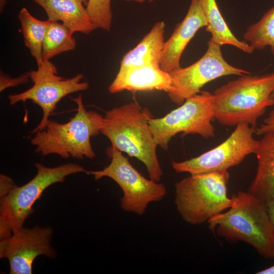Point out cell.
I'll return each instance as SVG.
<instances>
[{
  "instance_id": "6da1fadb",
  "label": "cell",
  "mask_w": 274,
  "mask_h": 274,
  "mask_svg": "<svg viewBox=\"0 0 274 274\" xmlns=\"http://www.w3.org/2000/svg\"><path fill=\"white\" fill-rule=\"evenodd\" d=\"M153 116L148 108L132 102L106 113L100 132L112 146L141 161L149 178L159 182L163 175L157 155V147L149 121Z\"/></svg>"
},
{
  "instance_id": "7a4b0ae2",
  "label": "cell",
  "mask_w": 274,
  "mask_h": 274,
  "mask_svg": "<svg viewBox=\"0 0 274 274\" xmlns=\"http://www.w3.org/2000/svg\"><path fill=\"white\" fill-rule=\"evenodd\" d=\"M231 198L227 212L207 222L210 229L230 243L250 244L265 259H274V229L265 202L249 191H239Z\"/></svg>"
},
{
  "instance_id": "3957f363",
  "label": "cell",
  "mask_w": 274,
  "mask_h": 274,
  "mask_svg": "<svg viewBox=\"0 0 274 274\" xmlns=\"http://www.w3.org/2000/svg\"><path fill=\"white\" fill-rule=\"evenodd\" d=\"M273 90L274 72L241 76L214 91V119L225 126L246 123L256 129L258 119L274 105Z\"/></svg>"
},
{
  "instance_id": "277c9868",
  "label": "cell",
  "mask_w": 274,
  "mask_h": 274,
  "mask_svg": "<svg viewBox=\"0 0 274 274\" xmlns=\"http://www.w3.org/2000/svg\"><path fill=\"white\" fill-rule=\"evenodd\" d=\"M71 99L77 105L75 115L64 123L49 119L44 128L35 133L31 139L35 152L43 156L56 154L63 158L78 159L96 156L91 138L100 132L104 117L86 109L81 94Z\"/></svg>"
},
{
  "instance_id": "5b68a950",
  "label": "cell",
  "mask_w": 274,
  "mask_h": 274,
  "mask_svg": "<svg viewBox=\"0 0 274 274\" xmlns=\"http://www.w3.org/2000/svg\"><path fill=\"white\" fill-rule=\"evenodd\" d=\"M230 175L227 170L190 175L175 184V199L182 219L192 225L208 222L230 208L227 196Z\"/></svg>"
},
{
  "instance_id": "8992f818",
  "label": "cell",
  "mask_w": 274,
  "mask_h": 274,
  "mask_svg": "<svg viewBox=\"0 0 274 274\" xmlns=\"http://www.w3.org/2000/svg\"><path fill=\"white\" fill-rule=\"evenodd\" d=\"M36 176L21 186L17 185L6 196L0 198V241L9 238L22 227L33 213L32 207L44 191L52 184L62 183L66 177L87 173L81 165L69 163L55 167L35 164Z\"/></svg>"
},
{
  "instance_id": "52a82bcc",
  "label": "cell",
  "mask_w": 274,
  "mask_h": 274,
  "mask_svg": "<svg viewBox=\"0 0 274 274\" xmlns=\"http://www.w3.org/2000/svg\"><path fill=\"white\" fill-rule=\"evenodd\" d=\"M107 154L111 159L107 166L101 170H87L86 173L93 176L95 180L108 177L119 186L123 192L120 207L123 211L142 216L150 203L165 197V186L144 177L122 152L111 146L107 149Z\"/></svg>"
},
{
  "instance_id": "ba28073f",
  "label": "cell",
  "mask_w": 274,
  "mask_h": 274,
  "mask_svg": "<svg viewBox=\"0 0 274 274\" xmlns=\"http://www.w3.org/2000/svg\"><path fill=\"white\" fill-rule=\"evenodd\" d=\"M213 120L214 95L201 91L163 117L152 118L149 124L158 146L166 150L170 140L180 133L182 137L196 134L206 139L213 138Z\"/></svg>"
},
{
  "instance_id": "9c48e42d",
  "label": "cell",
  "mask_w": 274,
  "mask_h": 274,
  "mask_svg": "<svg viewBox=\"0 0 274 274\" xmlns=\"http://www.w3.org/2000/svg\"><path fill=\"white\" fill-rule=\"evenodd\" d=\"M37 65L36 70L27 72L33 85L24 91L8 96L11 105L30 100L42 109V119L32 130V134L44 128L49 116L63 97L89 88L87 82L82 81L84 78L82 74H79L70 78L59 76L57 67L50 60H44Z\"/></svg>"
},
{
  "instance_id": "30bf717a",
  "label": "cell",
  "mask_w": 274,
  "mask_h": 274,
  "mask_svg": "<svg viewBox=\"0 0 274 274\" xmlns=\"http://www.w3.org/2000/svg\"><path fill=\"white\" fill-rule=\"evenodd\" d=\"M207 44L206 52L196 62L169 73L172 84L167 93L175 104L181 105L187 98L200 93L206 84L220 77L251 74L227 62L223 56L221 46L211 40Z\"/></svg>"
},
{
  "instance_id": "8fae6325",
  "label": "cell",
  "mask_w": 274,
  "mask_h": 274,
  "mask_svg": "<svg viewBox=\"0 0 274 274\" xmlns=\"http://www.w3.org/2000/svg\"><path fill=\"white\" fill-rule=\"evenodd\" d=\"M255 128L246 123L236 126L229 136L217 147L190 159L173 161L172 165L178 173L196 175L227 170L239 164L251 154H255L258 141L253 137Z\"/></svg>"
},
{
  "instance_id": "7c38bea8",
  "label": "cell",
  "mask_w": 274,
  "mask_h": 274,
  "mask_svg": "<svg viewBox=\"0 0 274 274\" xmlns=\"http://www.w3.org/2000/svg\"><path fill=\"white\" fill-rule=\"evenodd\" d=\"M51 227L39 225L14 231L7 239L0 241V258L8 259L11 274H31L35 259L44 255L54 259L57 253L51 245Z\"/></svg>"
},
{
  "instance_id": "4fadbf2b",
  "label": "cell",
  "mask_w": 274,
  "mask_h": 274,
  "mask_svg": "<svg viewBox=\"0 0 274 274\" xmlns=\"http://www.w3.org/2000/svg\"><path fill=\"white\" fill-rule=\"evenodd\" d=\"M207 26L200 0H191L185 17L164 42L159 64L160 67L168 73L181 67L180 60L185 48L196 33Z\"/></svg>"
},
{
  "instance_id": "5bb4252c",
  "label": "cell",
  "mask_w": 274,
  "mask_h": 274,
  "mask_svg": "<svg viewBox=\"0 0 274 274\" xmlns=\"http://www.w3.org/2000/svg\"><path fill=\"white\" fill-rule=\"evenodd\" d=\"M172 84L169 73L159 64L149 63L118 72L108 87L111 93L124 90L132 92L158 90L167 92Z\"/></svg>"
},
{
  "instance_id": "9a60e30c",
  "label": "cell",
  "mask_w": 274,
  "mask_h": 274,
  "mask_svg": "<svg viewBox=\"0 0 274 274\" xmlns=\"http://www.w3.org/2000/svg\"><path fill=\"white\" fill-rule=\"evenodd\" d=\"M45 11L48 19L61 22L74 33H90L95 26L91 22L85 0H32Z\"/></svg>"
},
{
  "instance_id": "2e32d148",
  "label": "cell",
  "mask_w": 274,
  "mask_h": 274,
  "mask_svg": "<svg viewBox=\"0 0 274 274\" xmlns=\"http://www.w3.org/2000/svg\"><path fill=\"white\" fill-rule=\"evenodd\" d=\"M263 135L255 153L258 166L249 192L266 202L274 195V131Z\"/></svg>"
},
{
  "instance_id": "e0dca14e",
  "label": "cell",
  "mask_w": 274,
  "mask_h": 274,
  "mask_svg": "<svg viewBox=\"0 0 274 274\" xmlns=\"http://www.w3.org/2000/svg\"><path fill=\"white\" fill-rule=\"evenodd\" d=\"M165 27L164 21L156 22L139 43L123 56L118 72L149 63L159 64L165 41Z\"/></svg>"
},
{
  "instance_id": "ac0fdd59",
  "label": "cell",
  "mask_w": 274,
  "mask_h": 274,
  "mask_svg": "<svg viewBox=\"0 0 274 274\" xmlns=\"http://www.w3.org/2000/svg\"><path fill=\"white\" fill-rule=\"evenodd\" d=\"M200 4L208 22L206 31L212 37L210 40L220 46L228 45L251 54L254 49L245 40L237 38L229 28L219 9L216 0H200Z\"/></svg>"
},
{
  "instance_id": "d6986e66",
  "label": "cell",
  "mask_w": 274,
  "mask_h": 274,
  "mask_svg": "<svg viewBox=\"0 0 274 274\" xmlns=\"http://www.w3.org/2000/svg\"><path fill=\"white\" fill-rule=\"evenodd\" d=\"M25 46L28 49L37 65L43 61V44L48 21L33 17L26 8L18 14Z\"/></svg>"
},
{
  "instance_id": "ffe728a7",
  "label": "cell",
  "mask_w": 274,
  "mask_h": 274,
  "mask_svg": "<svg viewBox=\"0 0 274 274\" xmlns=\"http://www.w3.org/2000/svg\"><path fill=\"white\" fill-rule=\"evenodd\" d=\"M48 23L43 44V59L51 58L74 50L76 41L74 32L60 22L48 19Z\"/></svg>"
},
{
  "instance_id": "44dd1931",
  "label": "cell",
  "mask_w": 274,
  "mask_h": 274,
  "mask_svg": "<svg viewBox=\"0 0 274 274\" xmlns=\"http://www.w3.org/2000/svg\"><path fill=\"white\" fill-rule=\"evenodd\" d=\"M243 38L254 50L269 47L274 55V5L259 21L247 28Z\"/></svg>"
},
{
  "instance_id": "7402d4cb",
  "label": "cell",
  "mask_w": 274,
  "mask_h": 274,
  "mask_svg": "<svg viewBox=\"0 0 274 274\" xmlns=\"http://www.w3.org/2000/svg\"><path fill=\"white\" fill-rule=\"evenodd\" d=\"M86 9L96 28L110 31L113 21L111 0H88Z\"/></svg>"
},
{
  "instance_id": "603a6c76",
  "label": "cell",
  "mask_w": 274,
  "mask_h": 274,
  "mask_svg": "<svg viewBox=\"0 0 274 274\" xmlns=\"http://www.w3.org/2000/svg\"><path fill=\"white\" fill-rule=\"evenodd\" d=\"M29 79H30L27 73L13 78L1 72L0 75V91L2 92L6 89L26 84L28 82Z\"/></svg>"
},
{
  "instance_id": "cb8c5ba5",
  "label": "cell",
  "mask_w": 274,
  "mask_h": 274,
  "mask_svg": "<svg viewBox=\"0 0 274 274\" xmlns=\"http://www.w3.org/2000/svg\"><path fill=\"white\" fill-rule=\"evenodd\" d=\"M263 123L255 129V133L258 135H263L268 132L274 131V105Z\"/></svg>"
},
{
  "instance_id": "d4e9b609",
  "label": "cell",
  "mask_w": 274,
  "mask_h": 274,
  "mask_svg": "<svg viewBox=\"0 0 274 274\" xmlns=\"http://www.w3.org/2000/svg\"><path fill=\"white\" fill-rule=\"evenodd\" d=\"M16 185L12 178L7 175H0V198L6 196Z\"/></svg>"
},
{
  "instance_id": "484cf974",
  "label": "cell",
  "mask_w": 274,
  "mask_h": 274,
  "mask_svg": "<svg viewBox=\"0 0 274 274\" xmlns=\"http://www.w3.org/2000/svg\"><path fill=\"white\" fill-rule=\"evenodd\" d=\"M265 203L269 218L274 229V195Z\"/></svg>"
},
{
  "instance_id": "4316f807",
  "label": "cell",
  "mask_w": 274,
  "mask_h": 274,
  "mask_svg": "<svg viewBox=\"0 0 274 274\" xmlns=\"http://www.w3.org/2000/svg\"><path fill=\"white\" fill-rule=\"evenodd\" d=\"M257 274H274V265L266 268L265 269L260 270L257 272Z\"/></svg>"
},
{
  "instance_id": "83f0119b",
  "label": "cell",
  "mask_w": 274,
  "mask_h": 274,
  "mask_svg": "<svg viewBox=\"0 0 274 274\" xmlns=\"http://www.w3.org/2000/svg\"><path fill=\"white\" fill-rule=\"evenodd\" d=\"M127 2H133L138 3H143L146 2H151L154 0H124Z\"/></svg>"
},
{
  "instance_id": "f1b7e54d",
  "label": "cell",
  "mask_w": 274,
  "mask_h": 274,
  "mask_svg": "<svg viewBox=\"0 0 274 274\" xmlns=\"http://www.w3.org/2000/svg\"><path fill=\"white\" fill-rule=\"evenodd\" d=\"M7 0H0V10L3 11L6 4Z\"/></svg>"
},
{
  "instance_id": "f546056e",
  "label": "cell",
  "mask_w": 274,
  "mask_h": 274,
  "mask_svg": "<svg viewBox=\"0 0 274 274\" xmlns=\"http://www.w3.org/2000/svg\"><path fill=\"white\" fill-rule=\"evenodd\" d=\"M271 97H272L273 98H274V90H273V92H272V93Z\"/></svg>"
}]
</instances>
